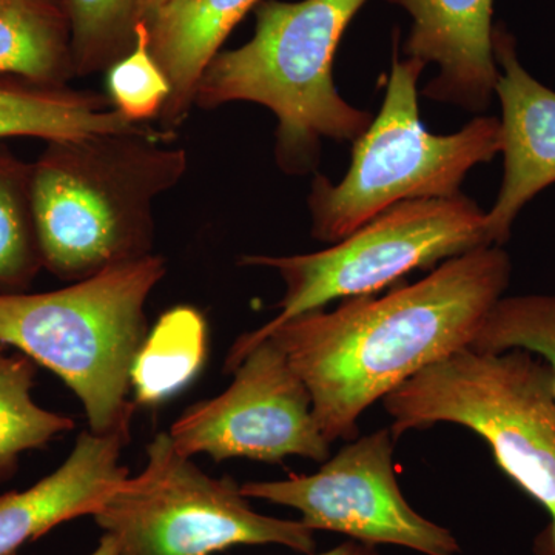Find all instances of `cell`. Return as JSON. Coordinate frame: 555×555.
Listing matches in <instances>:
<instances>
[{
    "instance_id": "cell-4",
    "label": "cell",
    "mask_w": 555,
    "mask_h": 555,
    "mask_svg": "<svg viewBox=\"0 0 555 555\" xmlns=\"http://www.w3.org/2000/svg\"><path fill=\"white\" fill-rule=\"evenodd\" d=\"M159 255L40 294H0V345L56 374L94 434L131 423V369L147 338L145 305L166 276Z\"/></svg>"
},
{
    "instance_id": "cell-19",
    "label": "cell",
    "mask_w": 555,
    "mask_h": 555,
    "mask_svg": "<svg viewBox=\"0 0 555 555\" xmlns=\"http://www.w3.org/2000/svg\"><path fill=\"white\" fill-rule=\"evenodd\" d=\"M42 269L31 163L0 141V294L27 292Z\"/></svg>"
},
{
    "instance_id": "cell-6",
    "label": "cell",
    "mask_w": 555,
    "mask_h": 555,
    "mask_svg": "<svg viewBox=\"0 0 555 555\" xmlns=\"http://www.w3.org/2000/svg\"><path fill=\"white\" fill-rule=\"evenodd\" d=\"M393 33L392 72L385 102L369 129L353 142L352 163L334 184L317 173L309 192L312 236L338 243L387 208L415 199L460 195L466 175L502 152L499 118L478 116L452 134H434L420 118L418 79L426 65L398 56Z\"/></svg>"
},
{
    "instance_id": "cell-22",
    "label": "cell",
    "mask_w": 555,
    "mask_h": 555,
    "mask_svg": "<svg viewBox=\"0 0 555 555\" xmlns=\"http://www.w3.org/2000/svg\"><path fill=\"white\" fill-rule=\"evenodd\" d=\"M137 35L134 49L107 72L108 98L124 118L145 126L158 119L170 96V82L150 51L144 22L139 24Z\"/></svg>"
},
{
    "instance_id": "cell-5",
    "label": "cell",
    "mask_w": 555,
    "mask_h": 555,
    "mask_svg": "<svg viewBox=\"0 0 555 555\" xmlns=\"http://www.w3.org/2000/svg\"><path fill=\"white\" fill-rule=\"evenodd\" d=\"M393 438L454 423L483 438L496 465L550 517L534 555H555V396L553 374L526 350L467 349L438 361L383 398Z\"/></svg>"
},
{
    "instance_id": "cell-14",
    "label": "cell",
    "mask_w": 555,
    "mask_h": 555,
    "mask_svg": "<svg viewBox=\"0 0 555 555\" xmlns=\"http://www.w3.org/2000/svg\"><path fill=\"white\" fill-rule=\"evenodd\" d=\"M261 0H177L145 21L150 51L166 73L170 96L158 116L175 133L195 107L201 76L248 11Z\"/></svg>"
},
{
    "instance_id": "cell-10",
    "label": "cell",
    "mask_w": 555,
    "mask_h": 555,
    "mask_svg": "<svg viewBox=\"0 0 555 555\" xmlns=\"http://www.w3.org/2000/svg\"><path fill=\"white\" fill-rule=\"evenodd\" d=\"M233 375L224 392L192 404L171 425L181 454H208L215 462H326L331 443L318 426L312 397L272 338L251 349Z\"/></svg>"
},
{
    "instance_id": "cell-13",
    "label": "cell",
    "mask_w": 555,
    "mask_h": 555,
    "mask_svg": "<svg viewBox=\"0 0 555 555\" xmlns=\"http://www.w3.org/2000/svg\"><path fill=\"white\" fill-rule=\"evenodd\" d=\"M131 423L108 434H80L67 460L24 491L0 494V555H14L51 529L93 516L126 478L119 463Z\"/></svg>"
},
{
    "instance_id": "cell-20",
    "label": "cell",
    "mask_w": 555,
    "mask_h": 555,
    "mask_svg": "<svg viewBox=\"0 0 555 555\" xmlns=\"http://www.w3.org/2000/svg\"><path fill=\"white\" fill-rule=\"evenodd\" d=\"M147 0H64L76 78L107 73L137 46Z\"/></svg>"
},
{
    "instance_id": "cell-3",
    "label": "cell",
    "mask_w": 555,
    "mask_h": 555,
    "mask_svg": "<svg viewBox=\"0 0 555 555\" xmlns=\"http://www.w3.org/2000/svg\"><path fill=\"white\" fill-rule=\"evenodd\" d=\"M367 0H261L254 38L219 51L201 76L195 107L254 102L276 116L275 159L287 175L315 171L321 142H356L372 115L338 93L339 40Z\"/></svg>"
},
{
    "instance_id": "cell-15",
    "label": "cell",
    "mask_w": 555,
    "mask_h": 555,
    "mask_svg": "<svg viewBox=\"0 0 555 555\" xmlns=\"http://www.w3.org/2000/svg\"><path fill=\"white\" fill-rule=\"evenodd\" d=\"M104 94L0 78V141L38 138L60 141L94 133L138 130Z\"/></svg>"
},
{
    "instance_id": "cell-25",
    "label": "cell",
    "mask_w": 555,
    "mask_h": 555,
    "mask_svg": "<svg viewBox=\"0 0 555 555\" xmlns=\"http://www.w3.org/2000/svg\"><path fill=\"white\" fill-rule=\"evenodd\" d=\"M173 2H177V0H147V2H145L144 20H142V22L150 20L153 14L158 13L159 10L166 9V7H169L170 3Z\"/></svg>"
},
{
    "instance_id": "cell-24",
    "label": "cell",
    "mask_w": 555,
    "mask_h": 555,
    "mask_svg": "<svg viewBox=\"0 0 555 555\" xmlns=\"http://www.w3.org/2000/svg\"><path fill=\"white\" fill-rule=\"evenodd\" d=\"M116 553H118V547H116L115 539L109 534H102L100 543L90 555H116Z\"/></svg>"
},
{
    "instance_id": "cell-17",
    "label": "cell",
    "mask_w": 555,
    "mask_h": 555,
    "mask_svg": "<svg viewBox=\"0 0 555 555\" xmlns=\"http://www.w3.org/2000/svg\"><path fill=\"white\" fill-rule=\"evenodd\" d=\"M0 345V483L16 473L22 454L46 448L75 429V420L33 400L38 364Z\"/></svg>"
},
{
    "instance_id": "cell-21",
    "label": "cell",
    "mask_w": 555,
    "mask_h": 555,
    "mask_svg": "<svg viewBox=\"0 0 555 555\" xmlns=\"http://www.w3.org/2000/svg\"><path fill=\"white\" fill-rule=\"evenodd\" d=\"M469 349L492 356L526 350L542 358L553 374L555 396V295L500 298L478 328Z\"/></svg>"
},
{
    "instance_id": "cell-11",
    "label": "cell",
    "mask_w": 555,
    "mask_h": 555,
    "mask_svg": "<svg viewBox=\"0 0 555 555\" xmlns=\"http://www.w3.org/2000/svg\"><path fill=\"white\" fill-rule=\"evenodd\" d=\"M494 56L503 181L494 206L486 211V235L492 246H503L526 204L555 184V91L526 72L516 38L503 24L494 28Z\"/></svg>"
},
{
    "instance_id": "cell-2",
    "label": "cell",
    "mask_w": 555,
    "mask_h": 555,
    "mask_svg": "<svg viewBox=\"0 0 555 555\" xmlns=\"http://www.w3.org/2000/svg\"><path fill=\"white\" fill-rule=\"evenodd\" d=\"M173 139L142 126L47 142L31 163L43 269L76 283L152 255L155 201L189 169Z\"/></svg>"
},
{
    "instance_id": "cell-12",
    "label": "cell",
    "mask_w": 555,
    "mask_h": 555,
    "mask_svg": "<svg viewBox=\"0 0 555 555\" xmlns=\"http://www.w3.org/2000/svg\"><path fill=\"white\" fill-rule=\"evenodd\" d=\"M412 17L404 54L437 64L427 100L481 113L495 94L494 0H386Z\"/></svg>"
},
{
    "instance_id": "cell-16",
    "label": "cell",
    "mask_w": 555,
    "mask_h": 555,
    "mask_svg": "<svg viewBox=\"0 0 555 555\" xmlns=\"http://www.w3.org/2000/svg\"><path fill=\"white\" fill-rule=\"evenodd\" d=\"M0 78L47 87L76 78L64 0H0Z\"/></svg>"
},
{
    "instance_id": "cell-8",
    "label": "cell",
    "mask_w": 555,
    "mask_h": 555,
    "mask_svg": "<svg viewBox=\"0 0 555 555\" xmlns=\"http://www.w3.org/2000/svg\"><path fill=\"white\" fill-rule=\"evenodd\" d=\"M483 246H492L486 235V211L460 193L397 204L315 254L246 255L240 266L276 270L286 284L278 302L280 313L254 334H266L334 299L374 295L414 270L434 268Z\"/></svg>"
},
{
    "instance_id": "cell-9",
    "label": "cell",
    "mask_w": 555,
    "mask_h": 555,
    "mask_svg": "<svg viewBox=\"0 0 555 555\" xmlns=\"http://www.w3.org/2000/svg\"><path fill=\"white\" fill-rule=\"evenodd\" d=\"M396 438L379 429L328 456L310 476L247 481V499L292 507L315 531L345 534L367 545L408 547L425 555H456L452 532L427 520L409 505L393 466Z\"/></svg>"
},
{
    "instance_id": "cell-23",
    "label": "cell",
    "mask_w": 555,
    "mask_h": 555,
    "mask_svg": "<svg viewBox=\"0 0 555 555\" xmlns=\"http://www.w3.org/2000/svg\"><path fill=\"white\" fill-rule=\"evenodd\" d=\"M318 555H383L377 550V546L367 545V543L358 542V540H347L341 545L332 547L326 553Z\"/></svg>"
},
{
    "instance_id": "cell-1",
    "label": "cell",
    "mask_w": 555,
    "mask_h": 555,
    "mask_svg": "<svg viewBox=\"0 0 555 555\" xmlns=\"http://www.w3.org/2000/svg\"><path fill=\"white\" fill-rule=\"evenodd\" d=\"M511 273L503 246L474 248L383 297L347 298L332 312L312 310L266 334L247 332L230 347L224 372L233 374L251 349L272 338L308 387L324 438L353 440L372 404L473 345L505 297Z\"/></svg>"
},
{
    "instance_id": "cell-18",
    "label": "cell",
    "mask_w": 555,
    "mask_h": 555,
    "mask_svg": "<svg viewBox=\"0 0 555 555\" xmlns=\"http://www.w3.org/2000/svg\"><path fill=\"white\" fill-rule=\"evenodd\" d=\"M206 321L198 310L182 306L164 313L131 369L139 403H159L188 385L206 357Z\"/></svg>"
},
{
    "instance_id": "cell-7",
    "label": "cell",
    "mask_w": 555,
    "mask_h": 555,
    "mask_svg": "<svg viewBox=\"0 0 555 555\" xmlns=\"http://www.w3.org/2000/svg\"><path fill=\"white\" fill-rule=\"evenodd\" d=\"M115 539L116 555H214L235 546L280 545L315 554V535L301 520L259 514L230 477H211L156 434L147 463L93 514Z\"/></svg>"
}]
</instances>
